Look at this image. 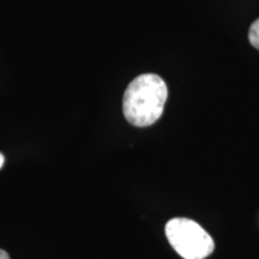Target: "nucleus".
Returning a JSON list of instances; mask_svg holds the SVG:
<instances>
[{
	"mask_svg": "<svg viewBox=\"0 0 259 259\" xmlns=\"http://www.w3.org/2000/svg\"><path fill=\"white\" fill-rule=\"evenodd\" d=\"M168 89L164 80L154 73L138 76L126 89L122 111L130 124L147 127L156 122L163 113Z\"/></svg>",
	"mask_w": 259,
	"mask_h": 259,
	"instance_id": "1",
	"label": "nucleus"
},
{
	"mask_svg": "<svg viewBox=\"0 0 259 259\" xmlns=\"http://www.w3.org/2000/svg\"><path fill=\"white\" fill-rule=\"evenodd\" d=\"M164 232L171 247L184 259H204L215 248L211 236L190 219L169 220Z\"/></svg>",
	"mask_w": 259,
	"mask_h": 259,
	"instance_id": "2",
	"label": "nucleus"
},
{
	"mask_svg": "<svg viewBox=\"0 0 259 259\" xmlns=\"http://www.w3.org/2000/svg\"><path fill=\"white\" fill-rule=\"evenodd\" d=\"M248 38H250L252 46L259 50V18L252 23L250 32H248Z\"/></svg>",
	"mask_w": 259,
	"mask_h": 259,
	"instance_id": "3",
	"label": "nucleus"
},
{
	"mask_svg": "<svg viewBox=\"0 0 259 259\" xmlns=\"http://www.w3.org/2000/svg\"><path fill=\"white\" fill-rule=\"evenodd\" d=\"M0 259H10L8 252H5L4 250H0Z\"/></svg>",
	"mask_w": 259,
	"mask_h": 259,
	"instance_id": "4",
	"label": "nucleus"
},
{
	"mask_svg": "<svg viewBox=\"0 0 259 259\" xmlns=\"http://www.w3.org/2000/svg\"><path fill=\"white\" fill-rule=\"evenodd\" d=\"M4 162H5V157H4V155H3L2 153H0V168H2L3 166H4Z\"/></svg>",
	"mask_w": 259,
	"mask_h": 259,
	"instance_id": "5",
	"label": "nucleus"
}]
</instances>
